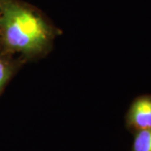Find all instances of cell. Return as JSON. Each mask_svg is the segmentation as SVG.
Segmentation results:
<instances>
[{"label": "cell", "mask_w": 151, "mask_h": 151, "mask_svg": "<svg viewBox=\"0 0 151 151\" xmlns=\"http://www.w3.org/2000/svg\"><path fill=\"white\" fill-rule=\"evenodd\" d=\"M133 135L130 151H151V129L136 131Z\"/></svg>", "instance_id": "cell-4"}, {"label": "cell", "mask_w": 151, "mask_h": 151, "mask_svg": "<svg viewBox=\"0 0 151 151\" xmlns=\"http://www.w3.org/2000/svg\"><path fill=\"white\" fill-rule=\"evenodd\" d=\"M24 62L20 57L0 49V94Z\"/></svg>", "instance_id": "cell-3"}, {"label": "cell", "mask_w": 151, "mask_h": 151, "mask_svg": "<svg viewBox=\"0 0 151 151\" xmlns=\"http://www.w3.org/2000/svg\"><path fill=\"white\" fill-rule=\"evenodd\" d=\"M60 31L43 12L21 0H0V49L24 61L46 55Z\"/></svg>", "instance_id": "cell-1"}, {"label": "cell", "mask_w": 151, "mask_h": 151, "mask_svg": "<svg viewBox=\"0 0 151 151\" xmlns=\"http://www.w3.org/2000/svg\"><path fill=\"white\" fill-rule=\"evenodd\" d=\"M125 127L130 133L151 129V94H142L130 103L124 117Z\"/></svg>", "instance_id": "cell-2"}]
</instances>
